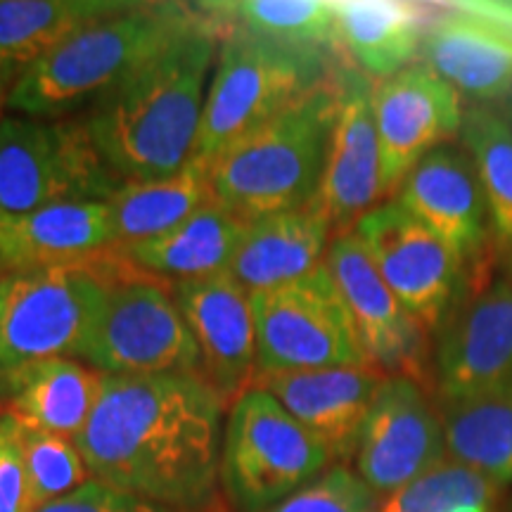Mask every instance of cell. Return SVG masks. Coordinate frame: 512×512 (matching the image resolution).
<instances>
[{"instance_id":"obj_1","label":"cell","mask_w":512,"mask_h":512,"mask_svg":"<svg viewBox=\"0 0 512 512\" xmlns=\"http://www.w3.org/2000/svg\"><path fill=\"white\" fill-rule=\"evenodd\" d=\"M226 399L202 373L107 375L76 446L93 479L166 508H216Z\"/></svg>"},{"instance_id":"obj_2","label":"cell","mask_w":512,"mask_h":512,"mask_svg":"<svg viewBox=\"0 0 512 512\" xmlns=\"http://www.w3.org/2000/svg\"><path fill=\"white\" fill-rule=\"evenodd\" d=\"M93 100L86 126L121 183L155 181L190 162L223 29L211 15Z\"/></svg>"},{"instance_id":"obj_3","label":"cell","mask_w":512,"mask_h":512,"mask_svg":"<svg viewBox=\"0 0 512 512\" xmlns=\"http://www.w3.org/2000/svg\"><path fill=\"white\" fill-rule=\"evenodd\" d=\"M204 19V5L133 3L117 17L76 31L31 64L10 88L8 107L19 117L64 119Z\"/></svg>"},{"instance_id":"obj_4","label":"cell","mask_w":512,"mask_h":512,"mask_svg":"<svg viewBox=\"0 0 512 512\" xmlns=\"http://www.w3.org/2000/svg\"><path fill=\"white\" fill-rule=\"evenodd\" d=\"M339 88L320 83L209 164L216 202L242 221L316 200L337 117Z\"/></svg>"},{"instance_id":"obj_5","label":"cell","mask_w":512,"mask_h":512,"mask_svg":"<svg viewBox=\"0 0 512 512\" xmlns=\"http://www.w3.org/2000/svg\"><path fill=\"white\" fill-rule=\"evenodd\" d=\"M150 275L117 245L72 264L8 271L0 278V375L48 358H76L105 294ZM155 278V275H152Z\"/></svg>"},{"instance_id":"obj_6","label":"cell","mask_w":512,"mask_h":512,"mask_svg":"<svg viewBox=\"0 0 512 512\" xmlns=\"http://www.w3.org/2000/svg\"><path fill=\"white\" fill-rule=\"evenodd\" d=\"M320 50L283 46L242 27H223L192 159L211 164L249 131L323 83Z\"/></svg>"},{"instance_id":"obj_7","label":"cell","mask_w":512,"mask_h":512,"mask_svg":"<svg viewBox=\"0 0 512 512\" xmlns=\"http://www.w3.org/2000/svg\"><path fill=\"white\" fill-rule=\"evenodd\" d=\"M330 463L323 441L264 389H247L230 403L219 479L240 512H271Z\"/></svg>"},{"instance_id":"obj_8","label":"cell","mask_w":512,"mask_h":512,"mask_svg":"<svg viewBox=\"0 0 512 512\" xmlns=\"http://www.w3.org/2000/svg\"><path fill=\"white\" fill-rule=\"evenodd\" d=\"M119 185L81 121L0 119V221L60 202H107Z\"/></svg>"},{"instance_id":"obj_9","label":"cell","mask_w":512,"mask_h":512,"mask_svg":"<svg viewBox=\"0 0 512 512\" xmlns=\"http://www.w3.org/2000/svg\"><path fill=\"white\" fill-rule=\"evenodd\" d=\"M171 287L152 275L112 285L76 358L105 375L200 373V347Z\"/></svg>"},{"instance_id":"obj_10","label":"cell","mask_w":512,"mask_h":512,"mask_svg":"<svg viewBox=\"0 0 512 512\" xmlns=\"http://www.w3.org/2000/svg\"><path fill=\"white\" fill-rule=\"evenodd\" d=\"M256 375L368 366L354 320L328 266L278 290L252 294Z\"/></svg>"},{"instance_id":"obj_11","label":"cell","mask_w":512,"mask_h":512,"mask_svg":"<svg viewBox=\"0 0 512 512\" xmlns=\"http://www.w3.org/2000/svg\"><path fill=\"white\" fill-rule=\"evenodd\" d=\"M354 230L377 273L422 328H444L463 280V261L399 202L377 204Z\"/></svg>"},{"instance_id":"obj_12","label":"cell","mask_w":512,"mask_h":512,"mask_svg":"<svg viewBox=\"0 0 512 512\" xmlns=\"http://www.w3.org/2000/svg\"><path fill=\"white\" fill-rule=\"evenodd\" d=\"M446 458L444 422L425 387L411 377H384L358 439V477L387 498Z\"/></svg>"},{"instance_id":"obj_13","label":"cell","mask_w":512,"mask_h":512,"mask_svg":"<svg viewBox=\"0 0 512 512\" xmlns=\"http://www.w3.org/2000/svg\"><path fill=\"white\" fill-rule=\"evenodd\" d=\"M325 266L351 313L368 366L384 377L425 382L427 330L384 283L356 230H344L330 242Z\"/></svg>"},{"instance_id":"obj_14","label":"cell","mask_w":512,"mask_h":512,"mask_svg":"<svg viewBox=\"0 0 512 512\" xmlns=\"http://www.w3.org/2000/svg\"><path fill=\"white\" fill-rule=\"evenodd\" d=\"M373 114L380 143L384 200L408 174L463 128L460 93L427 64H411L373 91Z\"/></svg>"},{"instance_id":"obj_15","label":"cell","mask_w":512,"mask_h":512,"mask_svg":"<svg viewBox=\"0 0 512 512\" xmlns=\"http://www.w3.org/2000/svg\"><path fill=\"white\" fill-rule=\"evenodd\" d=\"M171 294L200 347L202 377L233 403L256 380L252 294L230 271L174 283Z\"/></svg>"},{"instance_id":"obj_16","label":"cell","mask_w":512,"mask_h":512,"mask_svg":"<svg viewBox=\"0 0 512 512\" xmlns=\"http://www.w3.org/2000/svg\"><path fill=\"white\" fill-rule=\"evenodd\" d=\"M382 195L380 143L373 114V88L363 76L339 81L335 126L316 202L332 228L354 230Z\"/></svg>"},{"instance_id":"obj_17","label":"cell","mask_w":512,"mask_h":512,"mask_svg":"<svg viewBox=\"0 0 512 512\" xmlns=\"http://www.w3.org/2000/svg\"><path fill=\"white\" fill-rule=\"evenodd\" d=\"M384 380L370 366L256 375L252 387L273 396L294 420L323 441L332 460L356 458L358 439Z\"/></svg>"},{"instance_id":"obj_18","label":"cell","mask_w":512,"mask_h":512,"mask_svg":"<svg viewBox=\"0 0 512 512\" xmlns=\"http://www.w3.org/2000/svg\"><path fill=\"white\" fill-rule=\"evenodd\" d=\"M512 382V280L489 285L448 318L437 344L441 399H460Z\"/></svg>"},{"instance_id":"obj_19","label":"cell","mask_w":512,"mask_h":512,"mask_svg":"<svg viewBox=\"0 0 512 512\" xmlns=\"http://www.w3.org/2000/svg\"><path fill=\"white\" fill-rule=\"evenodd\" d=\"M399 204L430 228L460 261H470L489 233V207L470 155L441 145L408 174Z\"/></svg>"},{"instance_id":"obj_20","label":"cell","mask_w":512,"mask_h":512,"mask_svg":"<svg viewBox=\"0 0 512 512\" xmlns=\"http://www.w3.org/2000/svg\"><path fill=\"white\" fill-rule=\"evenodd\" d=\"M330 230L316 202L256 219L247 226L230 275L249 294L297 283L325 264Z\"/></svg>"},{"instance_id":"obj_21","label":"cell","mask_w":512,"mask_h":512,"mask_svg":"<svg viewBox=\"0 0 512 512\" xmlns=\"http://www.w3.org/2000/svg\"><path fill=\"white\" fill-rule=\"evenodd\" d=\"M105 377L74 358H48L0 375V403L19 425L76 439L91 418Z\"/></svg>"},{"instance_id":"obj_22","label":"cell","mask_w":512,"mask_h":512,"mask_svg":"<svg viewBox=\"0 0 512 512\" xmlns=\"http://www.w3.org/2000/svg\"><path fill=\"white\" fill-rule=\"evenodd\" d=\"M3 226L0 266L8 271L72 264L117 242L110 202H60Z\"/></svg>"},{"instance_id":"obj_23","label":"cell","mask_w":512,"mask_h":512,"mask_svg":"<svg viewBox=\"0 0 512 512\" xmlns=\"http://www.w3.org/2000/svg\"><path fill=\"white\" fill-rule=\"evenodd\" d=\"M247 226L223 204L211 202L159 238L117 247L140 271L174 285L230 271Z\"/></svg>"},{"instance_id":"obj_24","label":"cell","mask_w":512,"mask_h":512,"mask_svg":"<svg viewBox=\"0 0 512 512\" xmlns=\"http://www.w3.org/2000/svg\"><path fill=\"white\" fill-rule=\"evenodd\" d=\"M422 57L460 95L496 100L512 91V43L489 24L456 12L422 36Z\"/></svg>"},{"instance_id":"obj_25","label":"cell","mask_w":512,"mask_h":512,"mask_svg":"<svg viewBox=\"0 0 512 512\" xmlns=\"http://www.w3.org/2000/svg\"><path fill=\"white\" fill-rule=\"evenodd\" d=\"M131 8L124 0H0V79L12 88L76 31Z\"/></svg>"},{"instance_id":"obj_26","label":"cell","mask_w":512,"mask_h":512,"mask_svg":"<svg viewBox=\"0 0 512 512\" xmlns=\"http://www.w3.org/2000/svg\"><path fill=\"white\" fill-rule=\"evenodd\" d=\"M114 245H138L169 233L192 214L216 202L209 181V164L192 159L176 174L155 181H128L110 197Z\"/></svg>"},{"instance_id":"obj_27","label":"cell","mask_w":512,"mask_h":512,"mask_svg":"<svg viewBox=\"0 0 512 512\" xmlns=\"http://www.w3.org/2000/svg\"><path fill=\"white\" fill-rule=\"evenodd\" d=\"M439 413L448 458L498 486L512 484V382L444 399Z\"/></svg>"},{"instance_id":"obj_28","label":"cell","mask_w":512,"mask_h":512,"mask_svg":"<svg viewBox=\"0 0 512 512\" xmlns=\"http://www.w3.org/2000/svg\"><path fill=\"white\" fill-rule=\"evenodd\" d=\"M422 12L406 3H337V46L363 74L392 79L422 46Z\"/></svg>"},{"instance_id":"obj_29","label":"cell","mask_w":512,"mask_h":512,"mask_svg":"<svg viewBox=\"0 0 512 512\" xmlns=\"http://www.w3.org/2000/svg\"><path fill=\"white\" fill-rule=\"evenodd\" d=\"M221 27H242L256 36L304 50L337 46V3L320 0H242L207 3Z\"/></svg>"},{"instance_id":"obj_30","label":"cell","mask_w":512,"mask_h":512,"mask_svg":"<svg viewBox=\"0 0 512 512\" xmlns=\"http://www.w3.org/2000/svg\"><path fill=\"white\" fill-rule=\"evenodd\" d=\"M460 138L477 169L494 233L512 249V126L486 107H472Z\"/></svg>"},{"instance_id":"obj_31","label":"cell","mask_w":512,"mask_h":512,"mask_svg":"<svg viewBox=\"0 0 512 512\" xmlns=\"http://www.w3.org/2000/svg\"><path fill=\"white\" fill-rule=\"evenodd\" d=\"M503 486L446 458L434 470L382 498L380 512H498Z\"/></svg>"},{"instance_id":"obj_32","label":"cell","mask_w":512,"mask_h":512,"mask_svg":"<svg viewBox=\"0 0 512 512\" xmlns=\"http://www.w3.org/2000/svg\"><path fill=\"white\" fill-rule=\"evenodd\" d=\"M19 441L29 475L31 512L69 496L93 479L74 439L19 425Z\"/></svg>"},{"instance_id":"obj_33","label":"cell","mask_w":512,"mask_h":512,"mask_svg":"<svg viewBox=\"0 0 512 512\" xmlns=\"http://www.w3.org/2000/svg\"><path fill=\"white\" fill-rule=\"evenodd\" d=\"M380 503L382 498L358 477V472H351L347 465H335L271 512H380Z\"/></svg>"},{"instance_id":"obj_34","label":"cell","mask_w":512,"mask_h":512,"mask_svg":"<svg viewBox=\"0 0 512 512\" xmlns=\"http://www.w3.org/2000/svg\"><path fill=\"white\" fill-rule=\"evenodd\" d=\"M36 512H185L166 508V505L152 503L147 498H140L128 491L114 489V486L91 479L69 496L57 498V501L43 505ZM202 512H221L219 508L202 510Z\"/></svg>"},{"instance_id":"obj_35","label":"cell","mask_w":512,"mask_h":512,"mask_svg":"<svg viewBox=\"0 0 512 512\" xmlns=\"http://www.w3.org/2000/svg\"><path fill=\"white\" fill-rule=\"evenodd\" d=\"M0 512H31V489L19 425L0 415Z\"/></svg>"},{"instance_id":"obj_36","label":"cell","mask_w":512,"mask_h":512,"mask_svg":"<svg viewBox=\"0 0 512 512\" xmlns=\"http://www.w3.org/2000/svg\"><path fill=\"white\" fill-rule=\"evenodd\" d=\"M8 95H10V86L0 79V112H3V107H8Z\"/></svg>"},{"instance_id":"obj_37","label":"cell","mask_w":512,"mask_h":512,"mask_svg":"<svg viewBox=\"0 0 512 512\" xmlns=\"http://www.w3.org/2000/svg\"><path fill=\"white\" fill-rule=\"evenodd\" d=\"M0 247H3V226H0Z\"/></svg>"},{"instance_id":"obj_38","label":"cell","mask_w":512,"mask_h":512,"mask_svg":"<svg viewBox=\"0 0 512 512\" xmlns=\"http://www.w3.org/2000/svg\"><path fill=\"white\" fill-rule=\"evenodd\" d=\"M3 275H5V268H3V266H0V278H3Z\"/></svg>"},{"instance_id":"obj_39","label":"cell","mask_w":512,"mask_h":512,"mask_svg":"<svg viewBox=\"0 0 512 512\" xmlns=\"http://www.w3.org/2000/svg\"><path fill=\"white\" fill-rule=\"evenodd\" d=\"M0 415H3V403H0Z\"/></svg>"},{"instance_id":"obj_40","label":"cell","mask_w":512,"mask_h":512,"mask_svg":"<svg viewBox=\"0 0 512 512\" xmlns=\"http://www.w3.org/2000/svg\"><path fill=\"white\" fill-rule=\"evenodd\" d=\"M510 126H512V124H510Z\"/></svg>"}]
</instances>
